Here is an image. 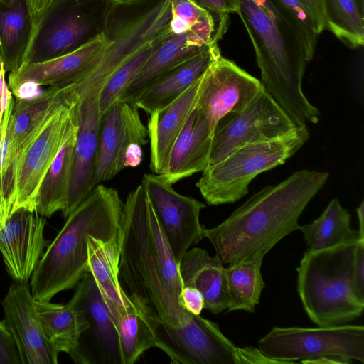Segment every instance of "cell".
<instances>
[{
    "label": "cell",
    "mask_w": 364,
    "mask_h": 364,
    "mask_svg": "<svg viewBox=\"0 0 364 364\" xmlns=\"http://www.w3.org/2000/svg\"><path fill=\"white\" fill-rule=\"evenodd\" d=\"M119 238V279L129 298L162 323L186 321L191 313L179 303L178 264L141 183L126 198Z\"/></svg>",
    "instance_id": "6da1fadb"
},
{
    "label": "cell",
    "mask_w": 364,
    "mask_h": 364,
    "mask_svg": "<svg viewBox=\"0 0 364 364\" xmlns=\"http://www.w3.org/2000/svg\"><path fill=\"white\" fill-rule=\"evenodd\" d=\"M265 90L297 126L317 124L320 111L302 90L317 38L277 0H239Z\"/></svg>",
    "instance_id": "7a4b0ae2"
},
{
    "label": "cell",
    "mask_w": 364,
    "mask_h": 364,
    "mask_svg": "<svg viewBox=\"0 0 364 364\" xmlns=\"http://www.w3.org/2000/svg\"><path fill=\"white\" fill-rule=\"evenodd\" d=\"M328 178L326 171H296L252 194L218 225L204 228L203 237L211 242L223 264L265 255L282 238L299 229L300 215Z\"/></svg>",
    "instance_id": "3957f363"
},
{
    "label": "cell",
    "mask_w": 364,
    "mask_h": 364,
    "mask_svg": "<svg viewBox=\"0 0 364 364\" xmlns=\"http://www.w3.org/2000/svg\"><path fill=\"white\" fill-rule=\"evenodd\" d=\"M124 206L116 189L102 184L92 189L65 218L39 260L30 284L36 301H50L78 284L87 273L88 237L109 240L117 237Z\"/></svg>",
    "instance_id": "277c9868"
},
{
    "label": "cell",
    "mask_w": 364,
    "mask_h": 364,
    "mask_svg": "<svg viewBox=\"0 0 364 364\" xmlns=\"http://www.w3.org/2000/svg\"><path fill=\"white\" fill-rule=\"evenodd\" d=\"M358 241L321 250H308L297 272V290L309 318L318 326L351 322L362 315L364 301L354 282V253Z\"/></svg>",
    "instance_id": "5b68a950"
},
{
    "label": "cell",
    "mask_w": 364,
    "mask_h": 364,
    "mask_svg": "<svg viewBox=\"0 0 364 364\" xmlns=\"http://www.w3.org/2000/svg\"><path fill=\"white\" fill-rule=\"evenodd\" d=\"M309 139L303 125L280 137L241 146L203 171L196 186L209 205L235 203L247 194L255 177L284 164Z\"/></svg>",
    "instance_id": "8992f818"
},
{
    "label": "cell",
    "mask_w": 364,
    "mask_h": 364,
    "mask_svg": "<svg viewBox=\"0 0 364 364\" xmlns=\"http://www.w3.org/2000/svg\"><path fill=\"white\" fill-rule=\"evenodd\" d=\"M116 3L55 0L35 26L25 64L61 56L96 39L102 34Z\"/></svg>",
    "instance_id": "52a82bcc"
},
{
    "label": "cell",
    "mask_w": 364,
    "mask_h": 364,
    "mask_svg": "<svg viewBox=\"0 0 364 364\" xmlns=\"http://www.w3.org/2000/svg\"><path fill=\"white\" fill-rule=\"evenodd\" d=\"M258 350L277 363H302L338 356L364 363V327L338 325L318 328H273L258 341Z\"/></svg>",
    "instance_id": "ba28073f"
},
{
    "label": "cell",
    "mask_w": 364,
    "mask_h": 364,
    "mask_svg": "<svg viewBox=\"0 0 364 364\" xmlns=\"http://www.w3.org/2000/svg\"><path fill=\"white\" fill-rule=\"evenodd\" d=\"M155 347L174 364H250L251 347L238 348L217 323L191 314L178 326L156 319Z\"/></svg>",
    "instance_id": "9c48e42d"
},
{
    "label": "cell",
    "mask_w": 364,
    "mask_h": 364,
    "mask_svg": "<svg viewBox=\"0 0 364 364\" xmlns=\"http://www.w3.org/2000/svg\"><path fill=\"white\" fill-rule=\"evenodd\" d=\"M297 127L264 88L241 110L218 122L213 134L209 166L241 146L280 137Z\"/></svg>",
    "instance_id": "30bf717a"
},
{
    "label": "cell",
    "mask_w": 364,
    "mask_h": 364,
    "mask_svg": "<svg viewBox=\"0 0 364 364\" xmlns=\"http://www.w3.org/2000/svg\"><path fill=\"white\" fill-rule=\"evenodd\" d=\"M80 99L77 84H73L38 134L17 158L12 213L19 208L35 211L39 186L60 148L72 111Z\"/></svg>",
    "instance_id": "8fae6325"
},
{
    "label": "cell",
    "mask_w": 364,
    "mask_h": 364,
    "mask_svg": "<svg viewBox=\"0 0 364 364\" xmlns=\"http://www.w3.org/2000/svg\"><path fill=\"white\" fill-rule=\"evenodd\" d=\"M141 183L178 264L188 249L204 238L199 218L205 205L176 192L161 175L145 174Z\"/></svg>",
    "instance_id": "7c38bea8"
},
{
    "label": "cell",
    "mask_w": 364,
    "mask_h": 364,
    "mask_svg": "<svg viewBox=\"0 0 364 364\" xmlns=\"http://www.w3.org/2000/svg\"><path fill=\"white\" fill-rule=\"evenodd\" d=\"M139 109L134 103L117 100L100 114L92 189L126 168L124 154L130 145L148 143L147 128Z\"/></svg>",
    "instance_id": "4fadbf2b"
},
{
    "label": "cell",
    "mask_w": 364,
    "mask_h": 364,
    "mask_svg": "<svg viewBox=\"0 0 364 364\" xmlns=\"http://www.w3.org/2000/svg\"><path fill=\"white\" fill-rule=\"evenodd\" d=\"M263 89L261 81L220 55L203 75L196 107L214 132L220 120L241 110Z\"/></svg>",
    "instance_id": "5bb4252c"
},
{
    "label": "cell",
    "mask_w": 364,
    "mask_h": 364,
    "mask_svg": "<svg viewBox=\"0 0 364 364\" xmlns=\"http://www.w3.org/2000/svg\"><path fill=\"white\" fill-rule=\"evenodd\" d=\"M1 305L22 364H57L59 353L44 334L30 285L14 281Z\"/></svg>",
    "instance_id": "9a60e30c"
},
{
    "label": "cell",
    "mask_w": 364,
    "mask_h": 364,
    "mask_svg": "<svg viewBox=\"0 0 364 364\" xmlns=\"http://www.w3.org/2000/svg\"><path fill=\"white\" fill-rule=\"evenodd\" d=\"M45 225V217L34 210L19 208L0 230V252L6 269L15 282L28 283L43 256L48 246Z\"/></svg>",
    "instance_id": "2e32d148"
},
{
    "label": "cell",
    "mask_w": 364,
    "mask_h": 364,
    "mask_svg": "<svg viewBox=\"0 0 364 364\" xmlns=\"http://www.w3.org/2000/svg\"><path fill=\"white\" fill-rule=\"evenodd\" d=\"M107 43L108 39L102 33L96 39L71 53L41 62L24 64L9 73L8 87L11 91L26 81L52 87L77 84L92 71Z\"/></svg>",
    "instance_id": "e0dca14e"
},
{
    "label": "cell",
    "mask_w": 364,
    "mask_h": 364,
    "mask_svg": "<svg viewBox=\"0 0 364 364\" xmlns=\"http://www.w3.org/2000/svg\"><path fill=\"white\" fill-rule=\"evenodd\" d=\"M79 127L74 149L66 218L92 191L100 112L98 95H80Z\"/></svg>",
    "instance_id": "ac0fdd59"
},
{
    "label": "cell",
    "mask_w": 364,
    "mask_h": 364,
    "mask_svg": "<svg viewBox=\"0 0 364 364\" xmlns=\"http://www.w3.org/2000/svg\"><path fill=\"white\" fill-rule=\"evenodd\" d=\"M220 55L218 43L205 46L161 73L133 103L148 114L168 105L198 80Z\"/></svg>",
    "instance_id": "d6986e66"
},
{
    "label": "cell",
    "mask_w": 364,
    "mask_h": 364,
    "mask_svg": "<svg viewBox=\"0 0 364 364\" xmlns=\"http://www.w3.org/2000/svg\"><path fill=\"white\" fill-rule=\"evenodd\" d=\"M214 132L207 117L195 107L176 139L161 175L173 184L209 166Z\"/></svg>",
    "instance_id": "ffe728a7"
},
{
    "label": "cell",
    "mask_w": 364,
    "mask_h": 364,
    "mask_svg": "<svg viewBox=\"0 0 364 364\" xmlns=\"http://www.w3.org/2000/svg\"><path fill=\"white\" fill-rule=\"evenodd\" d=\"M202 77L172 102L149 114V166L155 174L166 170L171 148L196 103Z\"/></svg>",
    "instance_id": "44dd1931"
},
{
    "label": "cell",
    "mask_w": 364,
    "mask_h": 364,
    "mask_svg": "<svg viewBox=\"0 0 364 364\" xmlns=\"http://www.w3.org/2000/svg\"><path fill=\"white\" fill-rule=\"evenodd\" d=\"M80 102V99L72 111L60 148L37 193L35 211L45 218H49L58 211L63 213L68 205L74 149L79 127Z\"/></svg>",
    "instance_id": "7402d4cb"
},
{
    "label": "cell",
    "mask_w": 364,
    "mask_h": 364,
    "mask_svg": "<svg viewBox=\"0 0 364 364\" xmlns=\"http://www.w3.org/2000/svg\"><path fill=\"white\" fill-rule=\"evenodd\" d=\"M119 235L109 240L90 236L87 240V272L94 278L102 298L117 323L119 317L136 304L124 291L119 279Z\"/></svg>",
    "instance_id": "603a6c76"
},
{
    "label": "cell",
    "mask_w": 364,
    "mask_h": 364,
    "mask_svg": "<svg viewBox=\"0 0 364 364\" xmlns=\"http://www.w3.org/2000/svg\"><path fill=\"white\" fill-rule=\"evenodd\" d=\"M36 306L44 334L54 348L69 354L75 363H90L80 347L82 335L89 326L83 311L72 299L65 304L36 301Z\"/></svg>",
    "instance_id": "cb8c5ba5"
},
{
    "label": "cell",
    "mask_w": 364,
    "mask_h": 364,
    "mask_svg": "<svg viewBox=\"0 0 364 364\" xmlns=\"http://www.w3.org/2000/svg\"><path fill=\"white\" fill-rule=\"evenodd\" d=\"M183 287L200 291L205 307L213 314H220L228 307V292L225 267L215 255L210 257L203 249L188 250L178 263Z\"/></svg>",
    "instance_id": "d4e9b609"
},
{
    "label": "cell",
    "mask_w": 364,
    "mask_h": 364,
    "mask_svg": "<svg viewBox=\"0 0 364 364\" xmlns=\"http://www.w3.org/2000/svg\"><path fill=\"white\" fill-rule=\"evenodd\" d=\"M84 312L103 363L121 364L117 323L104 302L93 277L87 272L71 299Z\"/></svg>",
    "instance_id": "484cf974"
},
{
    "label": "cell",
    "mask_w": 364,
    "mask_h": 364,
    "mask_svg": "<svg viewBox=\"0 0 364 364\" xmlns=\"http://www.w3.org/2000/svg\"><path fill=\"white\" fill-rule=\"evenodd\" d=\"M73 85L65 87L50 86L34 98L15 100L8 124L10 146L14 156L15 164L20 154L38 134Z\"/></svg>",
    "instance_id": "4316f807"
},
{
    "label": "cell",
    "mask_w": 364,
    "mask_h": 364,
    "mask_svg": "<svg viewBox=\"0 0 364 364\" xmlns=\"http://www.w3.org/2000/svg\"><path fill=\"white\" fill-rule=\"evenodd\" d=\"M34 28L25 0H0V56L6 72L26 63Z\"/></svg>",
    "instance_id": "83f0119b"
},
{
    "label": "cell",
    "mask_w": 364,
    "mask_h": 364,
    "mask_svg": "<svg viewBox=\"0 0 364 364\" xmlns=\"http://www.w3.org/2000/svg\"><path fill=\"white\" fill-rule=\"evenodd\" d=\"M202 45L188 33L169 32L159 43L141 71L118 100L132 102L161 73L194 54Z\"/></svg>",
    "instance_id": "f1b7e54d"
},
{
    "label": "cell",
    "mask_w": 364,
    "mask_h": 364,
    "mask_svg": "<svg viewBox=\"0 0 364 364\" xmlns=\"http://www.w3.org/2000/svg\"><path fill=\"white\" fill-rule=\"evenodd\" d=\"M298 230L304 234L310 250L328 249L363 237L358 230L351 228L350 215L337 198L329 202L318 218L309 224L299 225Z\"/></svg>",
    "instance_id": "f546056e"
},
{
    "label": "cell",
    "mask_w": 364,
    "mask_h": 364,
    "mask_svg": "<svg viewBox=\"0 0 364 364\" xmlns=\"http://www.w3.org/2000/svg\"><path fill=\"white\" fill-rule=\"evenodd\" d=\"M134 302V309L121 316L117 323L121 364H133L156 345V317L144 305Z\"/></svg>",
    "instance_id": "4dcf8cb0"
},
{
    "label": "cell",
    "mask_w": 364,
    "mask_h": 364,
    "mask_svg": "<svg viewBox=\"0 0 364 364\" xmlns=\"http://www.w3.org/2000/svg\"><path fill=\"white\" fill-rule=\"evenodd\" d=\"M264 257V255L259 254L225 268L228 312L237 310L255 312L265 285L261 273Z\"/></svg>",
    "instance_id": "1f68e13d"
},
{
    "label": "cell",
    "mask_w": 364,
    "mask_h": 364,
    "mask_svg": "<svg viewBox=\"0 0 364 364\" xmlns=\"http://www.w3.org/2000/svg\"><path fill=\"white\" fill-rule=\"evenodd\" d=\"M325 30L352 49L363 46L364 11L355 0H322Z\"/></svg>",
    "instance_id": "d6a6232c"
},
{
    "label": "cell",
    "mask_w": 364,
    "mask_h": 364,
    "mask_svg": "<svg viewBox=\"0 0 364 364\" xmlns=\"http://www.w3.org/2000/svg\"><path fill=\"white\" fill-rule=\"evenodd\" d=\"M171 18L169 30L172 33H188L202 45L218 43L220 41L211 16L191 0H170Z\"/></svg>",
    "instance_id": "836d02e7"
},
{
    "label": "cell",
    "mask_w": 364,
    "mask_h": 364,
    "mask_svg": "<svg viewBox=\"0 0 364 364\" xmlns=\"http://www.w3.org/2000/svg\"><path fill=\"white\" fill-rule=\"evenodd\" d=\"M166 35L142 48L111 75L99 93L98 105L100 114L119 99Z\"/></svg>",
    "instance_id": "e575fe53"
},
{
    "label": "cell",
    "mask_w": 364,
    "mask_h": 364,
    "mask_svg": "<svg viewBox=\"0 0 364 364\" xmlns=\"http://www.w3.org/2000/svg\"><path fill=\"white\" fill-rule=\"evenodd\" d=\"M289 9L313 35L325 30L322 0H277Z\"/></svg>",
    "instance_id": "d590c367"
},
{
    "label": "cell",
    "mask_w": 364,
    "mask_h": 364,
    "mask_svg": "<svg viewBox=\"0 0 364 364\" xmlns=\"http://www.w3.org/2000/svg\"><path fill=\"white\" fill-rule=\"evenodd\" d=\"M206 11L213 19L218 38H223L226 33L230 14L237 13L239 0H191Z\"/></svg>",
    "instance_id": "8d00e7d4"
},
{
    "label": "cell",
    "mask_w": 364,
    "mask_h": 364,
    "mask_svg": "<svg viewBox=\"0 0 364 364\" xmlns=\"http://www.w3.org/2000/svg\"><path fill=\"white\" fill-rule=\"evenodd\" d=\"M0 364H22L16 343L4 320L0 321Z\"/></svg>",
    "instance_id": "74e56055"
},
{
    "label": "cell",
    "mask_w": 364,
    "mask_h": 364,
    "mask_svg": "<svg viewBox=\"0 0 364 364\" xmlns=\"http://www.w3.org/2000/svg\"><path fill=\"white\" fill-rule=\"evenodd\" d=\"M179 303L184 309L193 315H200L205 307L201 292L190 287H183L179 295Z\"/></svg>",
    "instance_id": "f35d334b"
},
{
    "label": "cell",
    "mask_w": 364,
    "mask_h": 364,
    "mask_svg": "<svg viewBox=\"0 0 364 364\" xmlns=\"http://www.w3.org/2000/svg\"><path fill=\"white\" fill-rule=\"evenodd\" d=\"M354 282L357 294L364 301V238H360L355 247Z\"/></svg>",
    "instance_id": "ab89813d"
},
{
    "label": "cell",
    "mask_w": 364,
    "mask_h": 364,
    "mask_svg": "<svg viewBox=\"0 0 364 364\" xmlns=\"http://www.w3.org/2000/svg\"><path fill=\"white\" fill-rule=\"evenodd\" d=\"M43 90L41 85L32 81H26L21 83L11 92L15 100H25L34 98L41 94Z\"/></svg>",
    "instance_id": "60d3db41"
},
{
    "label": "cell",
    "mask_w": 364,
    "mask_h": 364,
    "mask_svg": "<svg viewBox=\"0 0 364 364\" xmlns=\"http://www.w3.org/2000/svg\"><path fill=\"white\" fill-rule=\"evenodd\" d=\"M30 10L35 26L48 8L55 0H25Z\"/></svg>",
    "instance_id": "b9f144b4"
},
{
    "label": "cell",
    "mask_w": 364,
    "mask_h": 364,
    "mask_svg": "<svg viewBox=\"0 0 364 364\" xmlns=\"http://www.w3.org/2000/svg\"><path fill=\"white\" fill-rule=\"evenodd\" d=\"M143 152L141 146L133 144L129 146L124 154L125 167H136L142 161Z\"/></svg>",
    "instance_id": "7bdbcfd3"
},
{
    "label": "cell",
    "mask_w": 364,
    "mask_h": 364,
    "mask_svg": "<svg viewBox=\"0 0 364 364\" xmlns=\"http://www.w3.org/2000/svg\"><path fill=\"white\" fill-rule=\"evenodd\" d=\"M358 221L359 229L358 231L361 237H364V202L360 203V205L356 209Z\"/></svg>",
    "instance_id": "ee69618b"
},
{
    "label": "cell",
    "mask_w": 364,
    "mask_h": 364,
    "mask_svg": "<svg viewBox=\"0 0 364 364\" xmlns=\"http://www.w3.org/2000/svg\"><path fill=\"white\" fill-rule=\"evenodd\" d=\"M5 74L6 70L4 68V63L2 58L0 56V92L2 90L4 86L6 83L5 80Z\"/></svg>",
    "instance_id": "f6af8a7d"
},
{
    "label": "cell",
    "mask_w": 364,
    "mask_h": 364,
    "mask_svg": "<svg viewBox=\"0 0 364 364\" xmlns=\"http://www.w3.org/2000/svg\"><path fill=\"white\" fill-rule=\"evenodd\" d=\"M362 10L364 11V0H355Z\"/></svg>",
    "instance_id": "bcb514c9"
},
{
    "label": "cell",
    "mask_w": 364,
    "mask_h": 364,
    "mask_svg": "<svg viewBox=\"0 0 364 364\" xmlns=\"http://www.w3.org/2000/svg\"><path fill=\"white\" fill-rule=\"evenodd\" d=\"M112 1H114L116 2H123V1H129V0H112Z\"/></svg>",
    "instance_id": "7dc6e473"
}]
</instances>
